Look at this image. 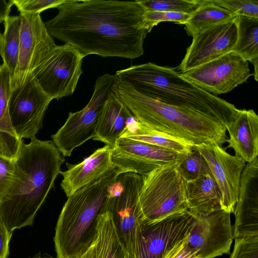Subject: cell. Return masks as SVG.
Returning <instances> with one entry per match:
<instances>
[{
    "label": "cell",
    "instance_id": "1",
    "mask_svg": "<svg viewBox=\"0 0 258 258\" xmlns=\"http://www.w3.org/2000/svg\"><path fill=\"white\" fill-rule=\"evenodd\" d=\"M45 23L52 37L85 56L138 58L148 33L143 7L137 1L66 0Z\"/></svg>",
    "mask_w": 258,
    "mask_h": 258
},
{
    "label": "cell",
    "instance_id": "2",
    "mask_svg": "<svg viewBox=\"0 0 258 258\" xmlns=\"http://www.w3.org/2000/svg\"><path fill=\"white\" fill-rule=\"evenodd\" d=\"M13 159L14 179L0 201V220L11 235L32 225L64 162L52 141L36 138L28 144L22 142Z\"/></svg>",
    "mask_w": 258,
    "mask_h": 258
},
{
    "label": "cell",
    "instance_id": "3",
    "mask_svg": "<svg viewBox=\"0 0 258 258\" xmlns=\"http://www.w3.org/2000/svg\"><path fill=\"white\" fill-rule=\"evenodd\" d=\"M113 91L134 118L151 129L194 147L222 146L227 139L226 127L212 116L163 103L140 93L118 80Z\"/></svg>",
    "mask_w": 258,
    "mask_h": 258
},
{
    "label": "cell",
    "instance_id": "4",
    "mask_svg": "<svg viewBox=\"0 0 258 258\" xmlns=\"http://www.w3.org/2000/svg\"><path fill=\"white\" fill-rule=\"evenodd\" d=\"M115 74L119 81L144 95L167 105L212 116L226 128L239 110L234 104L198 87L171 68L147 62L117 71Z\"/></svg>",
    "mask_w": 258,
    "mask_h": 258
},
{
    "label": "cell",
    "instance_id": "5",
    "mask_svg": "<svg viewBox=\"0 0 258 258\" xmlns=\"http://www.w3.org/2000/svg\"><path fill=\"white\" fill-rule=\"evenodd\" d=\"M124 172L115 168L68 198L55 227L57 258H78L94 244L109 188Z\"/></svg>",
    "mask_w": 258,
    "mask_h": 258
},
{
    "label": "cell",
    "instance_id": "6",
    "mask_svg": "<svg viewBox=\"0 0 258 258\" xmlns=\"http://www.w3.org/2000/svg\"><path fill=\"white\" fill-rule=\"evenodd\" d=\"M178 162L167 163L143 176L139 194L143 222H156L187 210L186 182Z\"/></svg>",
    "mask_w": 258,
    "mask_h": 258
},
{
    "label": "cell",
    "instance_id": "7",
    "mask_svg": "<svg viewBox=\"0 0 258 258\" xmlns=\"http://www.w3.org/2000/svg\"><path fill=\"white\" fill-rule=\"evenodd\" d=\"M143 179L142 176L133 172L120 174L109 188L105 206L127 258L135 253L143 221L139 202Z\"/></svg>",
    "mask_w": 258,
    "mask_h": 258
},
{
    "label": "cell",
    "instance_id": "8",
    "mask_svg": "<svg viewBox=\"0 0 258 258\" xmlns=\"http://www.w3.org/2000/svg\"><path fill=\"white\" fill-rule=\"evenodd\" d=\"M117 81L115 74H105L98 77L88 103L79 111L69 112L64 124L51 136L63 157L71 156L75 148L94 138L102 108Z\"/></svg>",
    "mask_w": 258,
    "mask_h": 258
},
{
    "label": "cell",
    "instance_id": "9",
    "mask_svg": "<svg viewBox=\"0 0 258 258\" xmlns=\"http://www.w3.org/2000/svg\"><path fill=\"white\" fill-rule=\"evenodd\" d=\"M84 57L69 44L56 45L32 74L52 100H58L75 92L83 73Z\"/></svg>",
    "mask_w": 258,
    "mask_h": 258
},
{
    "label": "cell",
    "instance_id": "10",
    "mask_svg": "<svg viewBox=\"0 0 258 258\" xmlns=\"http://www.w3.org/2000/svg\"><path fill=\"white\" fill-rule=\"evenodd\" d=\"M51 100L32 74L22 86L11 91L8 112L12 127L19 140L36 138Z\"/></svg>",
    "mask_w": 258,
    "mask_h": 258
},
{
    "label": "cell",
    "instance_id": "11",
    "mask_svg": "<svg viewBox=\"0 0 258 258\" xmlns=\"http://www.w3.org/2000/svg\"><path fill=\"white\" fill-rule=\"evenodd\" d=\"M20 50L18 65L11 81L12 90L20 87L56 46L40 14L20 13Z\"/></svg>",
    "mask_w": 258,
    "mask_h": 258
},
{
    "label": "cell",
    "instance_id": "12",
    "mask_svg": "<svg viewBox=\"0 0 258 258\" xmlns=\"http://www.w3.org/2000/svg\"><path fill=\"white\" fill-rule=\"evenodd\" d=\"M181 74L213 95L230 92L252 75L248 62L233 52Z\"/></svg>",
    "mask_w": 258,
    "mask_h": 258
},
{
    "label": "cell",
    "instance_id": "13",
    "mask_svg": "<svg viewBox=\"0 0 258 258\" xmlns=\"http://www.w3.org/2000/svg\"><path fill=\"white\" fill-rule=\"evenodd\" d=\"M195 219V215L187 210L156 222H143L135 253L130 258H162L189 234Z\"/></svg>",
    "mask_w": 258,
    "mask_h": 258
},
{
    "label": "cell",
    "instance_id": "14",
    "mask_svg": "<svg viewBox=\"0 0 258 258\" xmlns=\"http://www.w3.org/2000/svg\"><path fill=\"white\" fill-rule=\"evenodd\" d=\"M230 215L222 210L195 215L188 243L199 258H215L230 253L234 239Z\"/></svg>",
    "mask_w": 258,
    "mask_h": 258
},
{
    "label": "cell",
    "instance_id": "15",
    "mask_svg": "<svg viewBox=\"0 0 258 258\" xmlns=\"http://www.w3.org/2000/svg\"><path fill=\"white\" fill-rule=\"evenodd\" d=\"M186 154L120 137L112 148L111 160L117 168L145 176L167 163L180 161Z\"/></svg>",
    "mask_w": 258,
    "mask_h": 258
},
{
    "label": "cell",
    "instance_id": "16",
    "mask_svg": "<svg viewBox=\"0 0 258 258\" xmlns=\"http://www.w3.org/2000/svg\"><path fill=\"white\" fill-rule=\"evenodd\" d=\"M236 19L195 34L178 70L185 73L232 52L237 37Z\"/></svg>",
    "mask_w": 258,
    "mask_h": 258
},
{
    "label": "cell",
    "instance_id": "17",
    "mask_svg": "<svg viewBox=\"0 0 258 258\" xmlns=\"http://www.w3.org/2000/svg\"><path fill=\"white\" fill-rule=\"evenodd\" d=\"M206 160L221 195V209L234 213L245 162L227 152L221 146L196 147Z\"/></svg>",
    "mask_w": 258,
    "mask_h": 258
},
{
    "label": "cell",
    "instance_id": "18",
    "mask_svg": "<svg viewBox=\"0 0 258 258\" xmlns=\"http://www.w3.org/2000/svg\"><path fill=\"white\" fill-rule=\"evenodd\" d=\"M234 214V239L258 236V158L244 168Z\"/></svg>",
    "mask_w": 258,
    "mask_h": 258
},
{
    "label": "cell",
    "instance_id": "19",
    "mask_svg": "<svg viewBox=\"0 0 258 258\" xmlns=\"http://www.w3.org/2000/svg\"><path fill=\"white\" fill-rule=\"evenodd\" d=\"M112 150L105 145L77 164H67L68 169L60 174L63 177L60 186L67 198L116 168L111 160Z\"/></svg>",
    "mask_w": 258,
    "mask_h": 258
},
{
    "label": "cell",
    "instance_id": "20",
    "mask_svg": "<svg viewBox=\"0 0 258 258\" xmlns=\"http://www.w3.org/2000/svg\"><path fill=\"white\" fill-rule=\"evenodd\" d=\"M226 130L229 138L226 142L235 156L247 163L257 158L258 116L252 109H239Z\"/></svg>",
    "mask_w": 258,
    "mask_h": 258
},
{
    "label": "cell",
    "instance_id": "21",
    "mask_svg": "<svg viewBox=\"0 0 258 258\" xmlns=\"http://www.w3.org/2000/svg\"><path fill=\"white\" fill-rule=\"evenodd\" d=\"M133 116L126 106L113 92L105 102L100 114L94 141L114 147Z\"/></svg>",
    "mask_w": 258,
    "mask_h": 258
},
{
    "label": "cell",
    "instance_id": "22",
    "mask_svg": "<svg viewBox=\"0 0 258 258\" xmlns=\"http://www.w3.org/2000/svg\"><path fill=\"white\" fill-rule=\"evenodd\" d=\"M187 210L196 215H206L222 210L221 195L211 174L186 182Z\"/></svg>",
    "mask_w": 258,
    "mask_h": 258
},
{
    "label": "cell",
    "instance_id": "23",
    "mask_svg": "<svg viewBox=\"0 0 258 258\" xmlns=\"http://www.w3.org/2000/svg\"><path fill=\"white\" fill-rule=\"evenodd\" d=\"M237 37L232 52L254 67L253 75L258 77V18L238 16Z\"/></svg>",
    "mask_w": 258,
    "mask_h": 258
},
{
    "label": "cell",
    "instance_id": "24",
    "mask_svg": "<svg viewBox=\"0 0 258 258\" xmlns=\"http://www.w3.org/2000/svg\"><path fill=\"white\" fill-rule=\"evenodd\" d=\"M94 244L96 258H127L108 211H104L99 217L97 234Z\"/></svg>",
    "mask_w": 258,
    "mask_h": 258
},
{
    "label": "cell",
    "instance_id": "25",
    "mask_svg": "<svg viewBox=\"0 0 258 258\" xmlns=\"http://www.w3.org/2000/svg\"><path fill=\"white\" fill-rule=\"evenodd\" d=\"M198 2L199 7L184 24V29L189 36H192L196 33L215 25L234 20L238 16L210 0H198Z\"/></svg>",
    "mask_w": 258,
    "mask_h": 258
},
{
    "label": "cell",
    "instance_id": "26",
    "mask_svg": "<svg viewBox=\"0 0 258 258\" xmlns=\"http://www.w3.org/2000/svg\"><path fill=\"white\" fill-rule=\"evenodd\" d=\"M120 137L146 143L179 153H188L194 146L177 139L151 129L133 117Z\"/></svg>",
    "mask_w": 258,
    "mask_h": 258
},
{
    "label": "cell",
    "instance_id": "27",
    "mask_svg": "<svg viewBox=\"0 0 258 258\" xmlns=\"http://www.w3.org/2000/svg\"><path fill=\"white\" fill-rule=\"evenodd\" d=\"M20 15L10 16L5 22L1 56L11 77L14 78L18 65L20 50Z\"/></svg>",
    "mask_w": 258,
    "mask_h": 258
},
{
    "label": "cell",
    "instance_id": "28",
    "mask_svg": "<svg viewBox=\"0 0 258 258\" xmlns=\"http://www.w3.org/2000/svg\"><path fill=\"white\" fill-rule=\"evenodd\" d=\"M177 169L186 182L211 174L206 160L196 147H193L178 162Z\"/></svg>",
    "mask_w": 258,
    "mask_h": 258
},
{
    "label": "cell",
    "instance_id": "29",
    "mask_svg": "<svg viewBox=\"0 0 258 258\" xmlns=\"http://www.w3.org/2000/svg\"><path fill=\"white\" fill-rule=\"evenodd\" d=\"M11 91V77L3 63L0 66V133L18 139L12 127L8 112Z\"/></svg>",
    "mask_w": 258,
    "mask_h": 258
},
{
    "label": "cell",
    "instance_id": "30",
    "mask_svg": "<svg viewBox=\"0 0 258 258\" xmlns=\"http://www.w3.org/2000/svg\"><path fill=\"white\" fill-rule=\"evenodd\" d=\"M145 10L192 14L199 7L198 0H137Z\"/></svg>",
    "mask_w": 258,
    "mask_h": 258
},
{
    "label": "cell",
    "instance_id": "31",
    "mask_svg": "<svg viewBox=\"0 0 258 258\" xmlns=\"http://www.w3.org/2000/svg\"><path fill=\"white\" fill-rule=\"evenodd\" d=\"M190 17L191 14L187 13L145 10V27L148 32L150 33L153 27L160 22H173L184 25Z\"/></svg>",
    "mask_w": 258,
    "mask_h": 258
},
{
    "label": "cell",
    "instance_id": "32",
    "mask_svg": "<svg viewBox=\"0 0 258 258\" xmlns=\"http://www.w3.org/2000/svg\"><path fill=\"white\" fill-rule=\"evenodd\" d=\"M237 16L258 18L257 0H210Z\"/></svg>",
    "mask_w": 258,
    "mask_h": 258
},
{
    "label": "cell",
    "instance_id": "33",
    "mask_svg": "<svg viewBox=\"0 0 258 258\" xmlns=\"http://www.w3.org/2000/svg\"><path fill=\"white\" fill-rule=\"evenodd\" d=\"M229 258H258V236L235 238Z\"/></svg>",
    "mask_w": 258,
    "mask_h": 258
},
{
    "label": "cell",
    "instance_id": "34",
    "mask_svg": "<svg viewBox=\"0 0 258 258\" xmlns=\"http://www.w3.org/2000/svg\"><path fill=\"white\" fill-rule=\"evenodd\" d=\"M66 0H14L20 13L40 14L42 11L56 8Z\"/></svg>",
    "mask_w": 258,
    "mask_h": 258
},
{
    "label": "cell",
    "instance_id": "35",
    "mask_svg": "<svg viewBox=\"0 0 258 258\" xmlns=\"http://www.w3.org/2000/svg\"><path fill=\"white\" fill-rule=\"evenodd\" d=\"M14 174V159L0 154V201L10 187Z\"/></svg>",
    "mask_w": 258,
    "mask_h": 258
},
{
    "label": "cell",
    "instance_id": "36",
    "mask_svg": "<svg viewBox=\"0 0 258 258\" xmlns=\"http://www.w3.org/2000/svg\"><path fill=\"white\" fill-rule=\"evenodd\" d=\"M188 235L176 242L162 258H199L197 252L188 244Z\"/></svg>",
    "mask_w": 258,
    "mask_h": 258
},
{
    "label": "cell",
    "instance_id": "37",
    "mask_svg": "<svg viewBox=\"0 0 258 258\" xmlns=\"http://www.w3.org/2000/svg\"><path fill=\"white\" fill-rule=\"evenodd\" d=\"M22 142L23 140L0 133V154L13 159Z\"/></svg>",
    "mask_w": 258,
    "mask_h": 258
},
{
    "label": "cell",
    "instance_id": "38",
    "mask_svg": "<svg viewBox=\"0 0 258 258\" xmlns=\"http://www.w3.org/2000/svg\"><path fill=\"white\" fill-rule=\"evenodd\" d=\"M12 235L0 220V258H7L8 256L9 242Z\"/></svg>",
    "mask_w": 258,
    "mask_h": 258
},
{
    "label": "cell",
    "instance_id": "39",
    "mask_svg": "<svg viewBox=\"0 0 258 258\" xmlns=\"http://www.w3.org/2000/svg\"><path fill=\"white\" fill-rule=\"evenodd\" d=\"M14 5V0H0V23L5 22L10 17L11 8Z\"/></svg>",
    "mask_w": 258,
    "mask_h": 258
},
{
    "label": "cell",
    "instance_id": "40",
    "mask_svg": "<svg viewBox=\"0 0 258 258\" xmlns=\"http://www.w3.org/2000/svg\"><path fill=\"white\" fill-rule=\"evenodd\" d=\"M79 258H96L94 244H93Z\"/></svg>",
    "mask_w": 258,
    "mask_h": 258
},
{
    "label": "cell",
    "instance_id": "41",
    "mask_svg": "<svg viewBox=\"0 0 258 258\" xmlns=\"http://www.w3.org/2000/svg\"><path fill=\"white\" fill-rule=\"evenodd\" d=\"M3 34L0 32V55L1 56L3 50Z\"/></svg>",
    "mask_w": 258,
    "mask_h": 258
},
{
    "label": "cell",
    "instance_id": "42",
    "mask_svg": "<svg viewBox=\"0 0 258 258\" xmlns=\"http://www.w3.org/2000/svg\"><path fill=\"white\" fill-rule=\"evenodd\" d=\"M33 258H41V257H33Z\"/></svg>",
    "mask_w": 258,
    "mask_h": 258
},
{
    "label": "cell",
    "instance_id": "43",
    "mask_svg": "<svg viewBox=\"0 0 258 258\" xmlns=\"http://www.w3.org/2000/svg\"><path fill=\"white\" fill-rule=\"evenodd\" d=\"M78 258H79V257H78Z\"/></svg>",
    "mask_w": 258,
    "mask_h": 258
}]
</instances>
